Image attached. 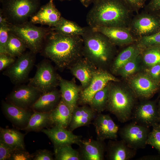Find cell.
Returning <instances> with one entry per match:
<instances>
[{
	"mask_svg": "<svg viewBox=\"0 0 160 160\" xmlns=\"http://www.w3.org/2000/svg\"><path fill=\"white\" fill-rule=\"evenodd\" d=\"M41 131L46 134L53 143L54 148L65 145H79L82 140L81 135L74 134L66 129L57 127L44 129Z\"/></svg>",
	"mask_w": 160,
	"mask_h": 160,
	"instance_id": "cell-15",
	"label": "cell"
},
{
	"mask_svg": "<svg viewBox=\"0 0 160 160\" xmlns=\"http://www.w3.org/2000/svg\"><path fill=\"white\" fill-rule=\"evenodd\" d=\"M33 154V160H53V154L51 151L47 149L39 150Z\"/></svg>",
	"mask_w": 160,
	"mask_h": 160,
	"instance_id": "cell-41",
	"label": "cell"
},
{
	"mask_svg": "<svg viewBox=\"0 0 160 160\" xmlns=\"http://www.w3.org/2000/svg\"><path fill=\"white\" fill-rule=\"evenodd\" d=\"M61 99L60 91L55 89L42 94L31 108L35 111L49 112L57 106Z\"/></svg>",
	"mask_w": 160,
	"mask_h": 160,
	"instance_id": "cell-24",
	"label": "cell"
},
{
	"mask_svg": "<svg viewBox=\"0 0 160 160\" xmlns=\"http://www.w3.org/2000/svg\"><path fill=\"white\" fill-rule=\"evenodd\" d=\"M30 21L12 24L9 23L10 32L21 39L27 48L35 54L41 52L51 28L38 27Z\"/></svg>",
	"mask_w": 160,
	"mask_h": 160,
	"instance_id": "cell-4",
	"label": "cell"
},
{
	"mask_svg": "<svg viewBox=\"0 0 160 160\" xmlns=\"http://www.w3.org/2000/svg\"><path fill=\"white\" fill-rule=\"evenodd\" d=\"M15 57L7 54H0V70L1 71L6 69L15 61Z\"/></svg>",
	"mask_w": 160,
	"mask_h": 160,
	"instance_id": "cell-40",
	"label": "cell"
},
{
	"mask_svg": "<svg viewBox=\"0 0 160 160\" xmlns=\"http://www.w3.org/2000/svg\"><path fill=\"white\" fill-rule=\"evenodd\" d=\"M133 121L149 127L159 124L158 107L153 102H144L133 110Z\"/></svg>",
	"mask_w": 160,
	"mask_h": 160,
	"instance_id": "cell-11",
	"label": "cell"
},
{
	"mask_svg": "<svg viewBox=\"0 0 160 160\" xmlns=\"http://www.w3.org/2000/svg\"><path fill=\"white\" fill-rule=\"evenodd\" d=\"M136 54L120 70L123 75L125 76H128L133 73L136 71L137 68L136 60L137 55Z\"/></svg>",
	"mask_w": 160,
	"mask_h": 160,
	"instance_id": "cell-37",
	"label": "cell"
},
{
	"mask_svg": "<svg viewBox=\"0 0 160 160\" xmlns=\"http://www.w3.org/2000/svg\"><path fill=\"white\" fill-rule=\"evenodd\" d=\"M82 160H103L106 145L104 141L92 138L82 140L78 145Z\"/></svg>",
	"mask_w": 160,
	"mask_h": 160,
	"instance_id": "cell-14",
	"label": "cell"
},
{
	"mask_svg": "<svg viewBox=\"0 0 160 160\" xmlns=\"http://www.w3.org/2000/svg\"><path fill=\"white\" fill-rule=\"evenodd\" d=\"M134 27L140 34H145L152 32L158 27V24L153 18L144 17L138 19L135 22Z\"/></svg>",
	"mask_w": 160,
	"mask_h": 160,
	"instance_id": "cell-32",
	"label": "cell"
},
{
	"mask_svg": "<svg viewBox=\"0 0 160 160\" xmlns=\"http://www.w3.org/2000/svg\"><path fill=\"white\" fill-rule=\"evenodd\" d=\"M62 17L60 12L54 4L53 1L50 0L40 7L30 18V21L35 24H39L53 27L57 25Z\"/></svg>",
	"mask_w": 160,
	"mask_h": 160,
	"instance_id": "cell-16",
	"label": "cell"
},
{
	"mask_svg": "<svg viewBox=\"0 0 160 160\" xmlns=\"http://www.w3.org/2000/svg\"><path fill=\"white\" fill-rule=\"evenodd\" d=\"M2 14L8 23H22L28 21L40 7V0H2Z\"/></svg>",
	"mask_w": 160,
	"mask_h": 160,
	"instance_id": "cell-5",
	"label": "cell"
},
{
	"mask_svg": "<svg viewBox=\"0 0 160 160\" xmlns=\"http://www.w3.org/2000/svg\"><path fill=\"white\" fill-rule=\"evenodd\" d=\"M131 83L136 95L142 98H150L157 89L156 83L145 75L139 76L134 78Z\"/></svg>",
	"mask_w": 160,
	"mask_h": 160,
	"instance_id": "cell-23",
	"label": "cell"
},
{
	"mask_svg": "<svg viewBox=\"0 0 160 160\" xmlns=\"http://www.w3.org/2000/svg\"><path fill=\"white\" fill-rule=\"evenodd\" d=\"M88 13V26L119 27L126 16L127 6L122 0H97Z\"/></svg>",
	"mask_w": 160,
	"mask_h": 160,
	"instance_id": "cell-2",
	"label": "cell"
},
{
	"mask_svg": "<svg viewBox=\"0 0 160 160\" xmlns=\"http://www.w3.org/2000/svg\"><path fill=\"white\" fill-rule=\"evenodd\" d=\"M49 112H40L34 111L26 126L20 129L27 131L41 130L50 125Z\"/></svg>",
	"mask_w": 160,
	"mask_h": 160,
	"instance_id": "cell-28",
	"label": "cell"
},
{
	"mask_svg": "<svg viewBox=\"0 0 160 160\" xmlns=\"http://www.w3.org/2000/svg\"><path fill=\"white\" fill-rule=\"evenodd\" d=\"M24 135L16 130L0 127V140L15 149H25Z\"/></svg>",
	"mask_w": 160,
	"mask_h": 160,
	"instance_id": "cell-26",
	"label": "cell"
},
{
	"mask_svg": "<svg viewBox=\"0 0 160 160\" xmlns=\"http://www.w3.org/2000/svg\"><path fill=\"white\" fill-rule=\"evenodd\" d=\"M33 154L25 149H15L12 154L11 160H30L33 159Z\"/></svg>",
	"mask_w": 160,
	"mask_h": 160,
	"instance_id": "cell-39",
	"label": "cell"
},
{
	"mask_svg": "<svg viewBox=\"0 0 160 160\" xmlns=\"http://www.w3.org/2000/svg\"><path fill=\"white\" fill-rule=\"evenodd\" d=\"M9 32V23L0 25V54H7L6 47Z\"/></svg>",
	"mask_w": 160,
	"mask_h": 160,
	"instance_id": "cell-35",
	"label": "cell"
},
{
	"mask_svg": "<svg viewBox=\"0 0 160 160\" xmlns=\"http://www.w3.org/2000/svg\"><path fill=\"white\" fill-rule=\"evenodd\" d=\"M14 149V148L0 140V160H10Z\"/></svg>",
	"mask_w": 160,
	"mask_h": 160,
	"instance_id": "cell-38",
	"label": "cell"
},
{
	"mask_svg": "<svg viewBox=\"0 0 160 160\" xmlns=\"http://www.w3.org/2000/svg\"><path fill=\"white\" fill-rule=\"evenodd\" d=\"M150 73L152 78L156 80L160 77V64H158L152 66Z\"/></svg>",
	"mask_w": 160,
	"mask_h": 160,
	"instance_id": "cell-44",
	"label": "cell"
},
{
	"mask_svg": "<svg viewBox=\"0 0 160 160\" xmlns=\"http://www.w3.org/2000/svg\"><path fill=\"white\" fill-rule=\"evenodd\" d=\"M72 111L61 98L57 106L49 112L50 125L65 129L68 127Z\"/></svg>",
	"mask_w": 160,
	"mask_h": 160,
	"instance_id": "cell-21",
	"label": "cell"
},
{
	"mask_svg": "<svg viewBox=\"0 0 160 160\" xmlns=\"http://www.w3.org/2000/svg\"><path fill=\"white\" fill-rule=\"evenodd\" d=\"M35 55L30 51L24 52L3 72V75L8 77L11 81L15 84L25 82L28 79L34 64Z\"/></svg>",
	"mask_w": 160,
	"mask_h": 160,
	"instance_id": "cell-8",
	"label": "cell"
},
{
	"mask_svg": "<svg viewBox=\"0 0 160 160\" xmlns=\"http://www.w3.org/2000/svg\"><path fill=\"white\" fill-rule=\"evenodd\" d=\"M147 140V144L155 148L160 154V125L159 124L152 127Z\"/></svg>",
	"mask_w": 160,
	"mask_h": 160,
	"instance_id": "cell-34",
	"label": "cell"
},
{
	"mask_svg": "<svg viewBox=\"0 0 160 160\" xmlns=\"http://www.w3.org/2000/svg\"><path fill=\"white\" fill-rule=\"evenodd\" d=\"M51 28L57 32L69 36H81L84 31V27L63 17L56 26Z\"/></svg>",
	"mask_w": 160,
	"mask_h": 160,
	"instance_id": "cell-27",
	"label": "cell"
},
{
	"mask_svg": "<svg viewBox=\"0 0 160 160\" xmlns=\"http://www.w3.org/2000/svg\"><path fill=\"white\" fill-rule=\"evenodd\" d=\"M81 36L83 40V54L96 68L103 69L112 57L113 44L105 35L88 26Z\"/></svg>",
	"mask_w": 160,
	"mask_h": 160,
	"instance_id": "cell-3",
	"label": "cell"
},
{
	"mask_svg": "<svg viewBox=\"0 0 160 160\" xmlns=\"http://www.w3.org/2000/svg\"><path fill=\"white\" fill-rule=\"evenodd\" d=\"M56 160H82L78 150L73 148L71 145H65L54 148Z\"/></svg>",
	"mask_w": 160,
	"mask_h": 160,
	"instance_id": "cell-31",
	"label": "cell"
},
{
	"mask_svg": "<svg viewBox=\"0 0 160 160\" xmlns=\"http://www.w3.org/2000/svg\"><path fill=\"white\" fill-rule=\"evenodd\" d=\"M137 150L129 147L122 140H109L105 157L108 160H129L134 157Z\"/></svg>",
	"mask_w": 160,
	"mask_h": 160,
	"instance_id": "cell-17",
	"label": "cell"
},
{
	"mask_svg": "<svg viewBox=\"0 0 160 160\" xmlns=\"http://www.w3.org/2000/svg\"><path fill=\"white\" fill-rule=\"evenodd\" d=\"M42 93L33 87L28 84L16 88L11 93L9 99L11 103L27 109L31 107Z\"/></svg>",
	"mask_w": 160,
	"mask_h": 160,
	"instance_id": "cell-13",
	"label": "cell"
},
{
	"mask_svg": "<svg viewBox=\"0 0 160 160\" xmlns=\"http://www.w3.org/2000/svg\"><path fill=\"white\" fill-rule=\"evenodd\" d=\"M149 6L152 9L160 10V0H151Z\"/></svg>",
	"mask_w": 160,
	"mask_h": 160,
	"instance_id": "cell-45",
	"label": "cell"
},
{
	"mask_svg": "<svg viewBox=\"0 0 160 160\" xmlns=\"http://www.w3.org/2000/svg\"><path fill=\"white\" fill-rule=\"evenodd\" d=\"M2 108L7 117L15 125L25 127L32 115L27 109L18 107L10 103L3 102Z\"/></svg>",
	"mask_w": 160,
	"mask_h": 160,
	"instance_id": "cell-22",
	"label": "cell"
},
{
	"mask_svg": "<svg viewBox=\"0 0 160 160\" xmlns=\"http://www.w3.org/2000/svg\"><path fill=\"white\" fill-rule=\"evenodd\" d=\"M27 48L21 39L9 32L6 47L7 54L13 57H17L25 52Z\"/></svg>",
	"mask_w": 160,
	"mask_h": 160,
	"instance_id": "cell-30",
	"label": "cell"
},
{
	"mask_svg": "<svg viewBox=\"0 0 160 160\" xmlns=\"http://www.w3.org/2000/svg\"><path fill=\"white\" fill-rule=\"evenodd\" d=\"M52 0V1H54V0ZM60 0V1H64V0H68V1H71V0Z\"/></svg>",
	"mask_w": 160,
	"mask_h": 160,
	"instance_id": "cell-49",
	"label": "cell"
},
{
	"mask_svg": "<svg viewBox=\"0 0 160 160\" xmlns=\"http://www.w3.org/2000/svg\"><path fill=\"white\" fill-rule=\"evenodd\" d=\"M96 113L86 105L77 106L72 112L69 130L73 132L79 127L89 125L95 118Z\"/></svg>",
	"mask_w": 160,
	"mask_h": 160,
	"instance_id": "cell-20",
	"label": "cell"
},
{
	"mask_svg": "<svg viewBox=\"0 0 160 160\" xmlns=\"http://www.w3.org/2000/svg\"><path fill=\"white\" fill-rule=\"evenodd\" d=\"M69 68L72 74L80 81L82 89L89 84L98 68L83 57L72 65Z\"/></svg>",
	"mask_w": 160,
	"mask_h": 160,
	"instance_id": "cell-18",
	"label": "cell"
},
{
	"mask_svg": "<svg viewBox=\"0 0 160 160\" xmlns=\"http://www.w3.org/2000/svg\"><path fill=\"white\" fill-rule=\"evenodd\" d=\"M143 43L147 45L160 44V32L143 38Z\"/></svg>",
	"mask_w": 160,
	"mask_h": 160,
	"instance_id": "cell-42",
	"label": "cell"
},
{
	"mask_svg": "<svg viewBox=\"0 0 160 160\" xmlns=\"http://www.w3.org/2000/svg\"><path fill=\"white\" fill-rule=\"evenodd\" d=\"M92 28L105 35L113 44L127 43L132 40L130 33L119 27H99Z\"/></svg>",
	"mask_w": 160,
	"mask_h": 160,
	"instance_id": "cell-25",
	"label": "cell"
},
{
	"mask_svg": "<svg viewBox=\"0 0 160 160\" xmlns=\"http://www.w3.org/2000/svg\"><path fill=\"white\" fill-rule=\"evenodd\" d=\"M81 4L86 7H88L92 3H93L97 0H79Z\"/></svg>",
	"mask_w": 160,
	"mask_h": 160,
	"instance_id": "cell-46",
	"label": "cell"
},
{
	"mask_svg": "<svg viewBox=\"0 0 160 160\" xmlns=\"http://www.w3.org/2000/svg\"><path fill=\"white\" fill-rule=\"evenodd\" d=\"M92 123L97 139L103 141L106 139L117 140L119 128L110 115L98 113Z\"/></svg>",
	"mask_w": 160,
	"mask_h": 160,
	"instance_id": "cell-12",
	"label": "cell"
},
{
	"mask_svg": "<svg viewBox=\"0 0 160 160\" xmlns=\"http://www.w3.org/2000/svg\"><path fill=\"white\" fill-rule=\"evenodd\" d=\"M143 59L145 63L148 65L160 64V52L157 49L151 50L145 54Z\"/></svg>",
	"mask_w": 160,
	"mask_h": 160,
	"instance_id": "cell-36",
	"label": "cell"
},
{
	"mask_svg": "<svg viewBox=\"0 0 160 160\" xmlns=\"http://www.w3.org/2000/svg\"><path fill=\"white\" fill-rule=\"evenodd\" d=\"M2 0H0V2H1Z\"/></svg>",
	"mask_w": 160,
	"mask_h": 160,
	"instance_id": "cell-50",
	"label": "cell"
},
{
	"mask_svg": "<svg viewBox=\"0 0 160 160\" xmlns=\"http://www.w3.org/2000/svg\"><path fill=\"white\" fill-rule=\"evenodd\" d=\"M110 86L108 84L93 96L89 105L96 112L101 113L106 110L108 100Z\"/></svg>",
	"mask_w": 160,
	"mask_h": 160,
	"instance_id": "cell-29",
	"label": "cell"
},
{
	"mask_svg": "<svg viewBox=\"0 0 160 160\" xmlns=\"http://www.w3.org/2000/svg\"><path fill=\"white\" fill-rule=\"evenodd\" d=\"M118 80L106 71L97 68L88 86L81 92L78 103L83 105L89 104L94 95L104 88L111 81Z\"/></svg>",
	"mask_w": 160,
	"mask_h": 160,
	"instance_id": "cell-10",
	"label": "cell"
},
{
	"mask_svg": "<svg viewBox=\"0 0 160 160\" xmlns=\"http://www.w3.org/2000/svg\"><path fill=\"white\" fill-rule=\"evenodd\" d=\"M135 103L134 95L120 88L110 87L106 110L114 115L121 123L131 119Z\"/></svg>",
	"mask_w": 160,
	"mask_h": 160,
	"instance_id": "cell-6",
	"label": "cell"
},
{
	"mask_svg": "<svg viewBox=\"0 0 160 160\" xmlns=\"http://www.w3.org/2000/svg\"><path fill=\"white\" fill-rule=\"evenodd\" d=\"M160 159V157L158 156L148 155L141 157L139 158L138 159L140 160H151Z\"/></svg>",
	"mask_w": 160,
	"mask_h": 160,
	"instance_id": "cell-47",
	"label": "cell"
},
{
	"mask_svg": "<svg viewBox=\"0 0 160 160\" xmlns=\"http://www.w3.org/2000/svg\"><path fill=\"white\" fill-rule=\"evenodd\" d=\"M158 111L159 118V124L160 125V102L158 106Z\"/></svg>",
	"mask_w": 160,
	"mask_h": 160,
	"instance_id": "cell-48",
	"label": "cell"
},
{
	"mask_svg": "<svg viewBox=\"0 0 160 160\" xmlns=\"http://www.w3.org/2000/svg\"><path fill=\"white\" fill-rule=\"evenodd\" d=\"M58 78L61 97L73 112L78 106L82 90L81 86L77 85L72 81L63 79L58 74Z\"/></svg>",
	"mask_w": 160,
	"mask_h": 160,
	"instance_id": "cell-19",
	"label": "cell"
},
{
	"mask_svg": "<svg viewBox=\"0 0 160 160\" xmlns=\"http://www.w3.org/2000/svg\"><path fill=\"white\" fill-rule=\"evenodd\" d=\"M135 48L129 47L122 52L116 57L113 63L112 70L116 72L120 70L123 66L131 59L136 54Z\"/></svg>",
	"mask_w": 160,
	"mask_h": 160,
	"instance_id": "cell-33",
	"label": "cell"
},
{
	"mask_svg": "<svg viewBox=\"0 0 160 160\" xmlns=\"http://www.w3.org/2000/svg\"><path fill=\"white\" fill-rule=\"evenodd\" d=\"M128 6L138 8L143 6L146 0H122Z\"/></svg>",
	"mask_w": 160,
	"mask_h": 160,
	"instance_id": "cell-43",
	"label": "cell"
},
{
	"mask_svg": "<svg viewBox=\"0 0 160 160\" xmlns=\"http://www.w3.org/2000/svg\"><path fill=\"white\" fill-rule=\"evenodd\" d=\"M149 128L133 121L119 129V132L121 140L129 147L137 150L145 148L147 145Z\"/></svg>",
	"mask_w": 160,
	"mask_h": 160,
	"instance_id": "cell-9",
	"label": "cell"
},
{
	"mask_svg": "<svg viewBox=\"0 0 160 160\" xmlns=\"http://www.w3.org/2000/svg\"><path fill=\"white\" fill-rule=\"evenodd\" d=\"M51 29L41 52L60 70L69 68L83 57L82 38L80 36L65 35Z\"/></svg>",
	"mask_w": 160,
	"mask_h": 160,
	"instance_id": "cell-1",
	"label": "cell"
},
{
	"mask_svg": "<svg viewBox=\"0 0 160 160\" xmlns=\"http://www.w3.org/2000/svg\"><path fill=\"white\" fill-rule=\"evenodd\" d=\"M34 76L29 79V84L42 94L56 89L58 85V74L48 61L44 60L37 65Z\"/></svg>",
	"mask_w": 160,
	"mask_h": 160,
	"instance_id": "cell-7",
	"label": "cell"
}]
</instances>
